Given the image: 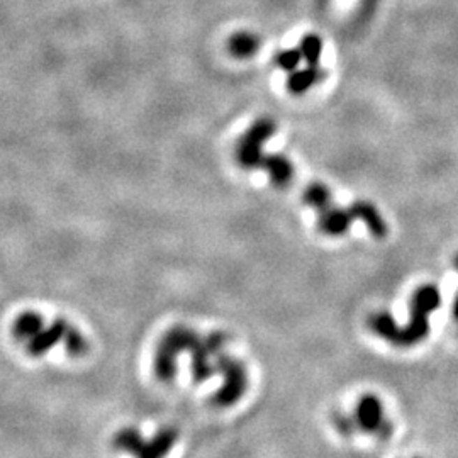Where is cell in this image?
<instances>
[{
    "label": "cell",
    "instance_id": "1",
    "mask_svg": "<svg viewBox=\"0 0 458 458\" xmlns=\"http://www.w3.org/2000/svg\"><path fill=\"white\" fill-rule=\"evenodd\" d=\"M441 294L436 286L426 283L418 287L411 297L409 323L399 327L394 318L385 311L375 313L369 318V326L377 337L392 343L399 348H411L422 341L429 333V314L440 309Z\"/></svg>",
    "mask_w": 458,
    "mask_h": 458
},
{
    "label": "cell",
    "instance_id": "2",
    "mask_svg": "<svg viewBox=\"0 0 458 458\" xmlns=\"http://www.w3.org/2000/svg\"><path fill=\"white\" fill-rule=\"evenodd\" d=\"M199 334L187 326H172L158 343L155 353V374L161 382H172L177 375V357L191 351L199 341Z\"/></svg>",
    "mask_w": 458,
    "mask_h": 458
},
{
    "label": "cell",
    "instance_id": "3",
    "mask_svg": "<svg viewBox=\"0 0 458 458\" xmlns=\"http://www.w3.org/2000/svg\"><path fill=\"white\" fill-rule=\"evenodd\" d=\"M217 372L224 375V384L219 390L212 396V402L219 408H229L235 406L243 394L246 392L248 387V374L244 365L236 358L229 357L226 353L217 355L216 360Z\"/></svg>",
    "mask_w": 458,
    "mask_h": 458
},
{
    "label": "cell",
    "instance_id": "4",
    "mask_svg": "<svg viewBox=\"0 0 458 458\" xmlns=\"http://www.w3.org/2000/svg\"><path fill=\"white\" fill-rule=\"evenodd\" d=\"M275 133V122L268 117L255 121L238 145V161L244 168L262 167L263 143Z\"/></svg>",
    "mask_w": 458,
    "mask_h": 458
},
{
    "label": "cell",
    "instance_id": "5",
    "mask_svg": "<svg viewBox=\"0 0 458 458\" xmlns=\"http://www.w3.org/2000/svg\"><path fill=\"white\" fill-rule=\"evenodd\" d=\"M355 421L362 431L389 436L392 428L384 416V406L382 401L374 394H365L358 401L355 409Z\"/></svg>",
    "mask_w": 458,
    "mask_h": 458
},
{
    "label": "cell",
    "instance_id": "6",
    "mask_svg": "<svg viewBox=\"0 0 458 458\" xmlns=\"http://www.w3.org/2000/svg\"><path fill=\"white\" fill-rule=\"evenodd\" d=\"M68 323L65 319H57V321L51 323L50 326H45L41 331L27 341V353L31 357H41V355L48 353L57 343H60L65 338L66 330H68Z\"/></svg>",
    "mask_w": 458,
    "mask_h": 458
},
{
    "label": "cell",
    "instance_id": "7",
    "mask_svg": "<svg viewBox=\"0 0 458 458\" xmlns=\"http://www.w3.org/2000/svg\"><path fill=\"white\" fill-rule=\"evenodd\" d=\"M353 219L355 217L351 214L350 207L341 209L330 205L325 211L319 212L318 228L327 236H341L348 231Z\"/></svg>",
    "mask_w": 458,
    "mask_h": 458
},
{
    "label": "cell",
    "instance_id": "8",
    "mask_svg": "<svg viewBox=\"0 0 458 458\" xmlns=\"http://www.w3.org/2000/svg\"><path fill=\"white\" fill-rule=\"evenodd\" d=\"M350 211L353 214L355 219H360L365 223V226L369 228V231L372 232L377 239L385 238L389 228H387L385 219L382 217L378 209L375 207L372 202H367V200H357L350 205Z\"/></svg>",
    "mask_w": 458,
    "mask_h": 458
},
{
    "label": "cell",
    "instance_id": "9",
    "mask_svg": "<svg viewBox=\"0 0 458 458\" xmlns=\"http://www.w3.org/2000/svg\"><path fill=\"white\" fill-rule=\"evenodd\" d=\"M179 440V431L173 426L161 428L149 441H146L145 448L138 458H165Z\"/></svg>",
    "mask_w": 458,
    "mask_h": 458
},
{
    "label": "cell",
    "instance_id": "10",
    "mask_svg": "<svg viewBox=\"0 0 458 458\" xmlns=\"http://www.w3.org/2000/svg\"><path fill=\"white\" fill-rule=\"evenodd\" d=\"M192 357L191 367H192V378L195 384H202V382L209 381L212 375L216 374V365L211 363V351L205 346V341L202 338L192 346V350L189 351Z\"/></svg>",
    "mask_w": 458,
    "mask_h": 458
},
{
    "label": "cell",
    "instance_id": "11",
    "mask_svg": "<svg viewBox=\"0 0 458 458\" xmlns=\"http://www.w3.org/2000/svg\"><path fill=\"white\" fill-rule=\"evenodd\" d=\"M262 167L267 170L270 175L272 184L277 187H287L294 177V165L290 160L283 155H268L263 158Z\"/></svg>",
    "mask_w": 458,
    "mask_h": 458
},
{
    "label": "cell",
    "instance_id": "12",
    "mask_svg": "<svg viewBox=\"0 0 458 458\" xmlns=\"http://www.w3.org/2000/svg\"><path fill=\"white\" fill-rule=\"evenodd\" d=\"M45 327V319L36 311H24L15 318L13 325V334L15 339H27L36 337L39 331Z\"/></svg>",
    "mask_w": 458,
    "mask_h": 458
},
{
    "label": "cell",
    "instance_id": "13",
    "mask_svg": "<svg viewBox=\"0 0 458 458\" xmlns=\"http://www.w3.org/2000/svg\"><path fill=\"white\" fill-rule=\"evenodd\" d=\"M323 77H325V72L319 66L309 65L307 68L294 70V72H290L289 78H287V89L292 94H304L311 87L318 84Z\"/></svg>",
    "mask_w": 458,
    "mask_h": 458
},
{
    "label": "cell",
    "instance_id": "14",
    "mask_svg": "<svg viewBox=\"0 0 458 458\" xmlns=\"http://www.w3.org/2000/svg\"><path fill=\"white\" fill-rule=\"evenodd\" d=\"M145 443L146 441L143 434L140 433V429L134 428V426H128V428L119 429L112 440L114 448L121 450V452L133 453L134 457L140 455L141 450L145 448Z\"/></svg>",
    "mask_w": 458,
    "mask_h": 458
},
{
    "label": "cell",
    "instance_id": "15",
    "mask_svg": "<svg viewBox=\"0 0 458 458\" xmlns=\"http://www.w3.org/2000/svg\"><path fill=\"white\" fill-rule=\"evenodd\" d=\"M260 41L255 34L246 33V31H239V33L232 34L228 41V48L231 51V54H235L236 58H248L251 54L256 53L258 50Z\"/></svg>",
    "mask_w": 458,
    "mask_h": 458
},
{
    "label": "cell",
    "instance_id": "16",
    "mask_svg": "<svg viewBox=\"0 0 458 458\" xmlns=\"http://www.w3.org/2000/svg\"><path fill=\"white\" fill-rule=\"evenodd\" d=\"M304 202L309 205V207L318 209V211L321 212L330 207L331 202H333V195H331V191L327 185L316 182V184H311L309 187L306 189V192H304Z\"/></svg>",
    "mask_w": 458,
    "mask_h": 458
},
{
    "label": "cell",
    "instance_id": "17",
    "mask_svg": "<svg viewBox=\"0 0 458 458\" xmlns=\"http://www.w3.org/2000/svg\"><path fill=\"white\" fill-rule=\"evenodd\" d=\"M63 341H65L66 353L73 358L84 357V355H87V351H89V341H87L84 333H80L75 326H68Z\"/></svg>",
    "mask_w": 458,
    "mask_h": 458
},
{
    "label": "cell",
    "instance_id": "18",
    "mask_svg": "<svg viewBox=\"0 0 458 458\" xmlns=\"http://www.w3.org/2000/svg\"><path fill=\"white\" fill-rule=\"evenodd\" d=\"M299 50H301L304 60L309 63V65L313 66L319 65V58H321V53H323L321 38L316 36V34H307L306 38H302Z\"/></svg>",
    "mask_w": 458,
    "mask_h": 458
},
{
    "label": "cell",
    "instance_id": "19",
    "mask_svg": "<svg viewBox=\"0 0 458 458\" xmlns=\"http://www.w3.org/2000/svg\"><path fill=\"white\" fill-rule=\"evenodd\" d=\"M302 60L304 57L299 48L280 51V53H277V57H275V63H277L280 68L286 70V72H294V70H297L299 63Z\"/></svg>",
    "mask_w": 458,
    "mask_h": 458
},
{
    "label": "cell",
    "instance_id": "20",
    "mask_svg": "<svg viewBox=\"0 0 458 458\" xmlns=\"http://www.w3.org/2000/svg\"><path fill=\"white\" fill-rule=\"evenodd\" d=\"M204 341H205V346H207V350L217 357L219 353H223V348L224 345H226L228 337L226 333H223V331H212L211 334H207V337L204 338Z\"/></svg>",
    "mask_w": 458,
    "mask_h": 458
},
{
    "label": "cell",
    "instance_id": "21",
    "mask_svg": "<svg viewBox=\"0 0 458 458\" xmlns=\"http://www.w3.org/2000/svg\"><path fill=\"white\" fill-rule=\"evenodd\" d=\"M334 426L341 434H350L353 433V426H357L355 418L346 416V414H334Z\"/></svg>",
    "mask_w": 458,
    "mask_h": 458
},
{
    "label": "cell",
    "instance_id": "22",
    "mask_svg": "<svg viewBox=\"0 0 458 458\" xmlns=\"http://www.w3.org/2000/svg\"><path fill=\"white\" fill-rule=\"evenodd\" d=\"M453 316H455V321H457V325H458V294H457L455 304H453Z\"/></svg>",
    "mask_w": 458,
    "mask_h": 458
},
{
    "label": "cell",
    "instance_id": "23",
    "mask_svg": "<svg viewBox=\"0 0 458 458\" xmlns=\"http://www.w3.org/2000/svg\"><path fill=\"white\" fill-rule=\"evenodd\" d=\"M455 267H457V270H458V255L455 256Z\"/></svg>",
    "mask_w": 458,
    "mask_h": 458
}]
</instances>
